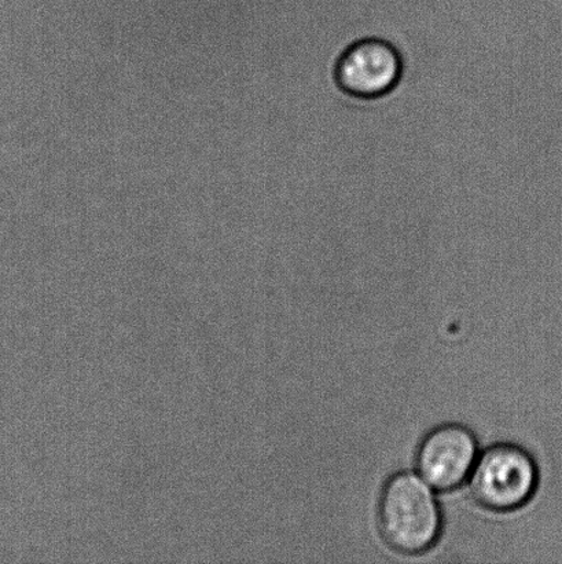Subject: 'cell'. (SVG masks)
I'll return each instance as SVG.
<instances>
[{
  "mask_svg": "<svg viewBox=\"0 0 562 564\" xmlns=\"http://www.w3.org/2000/svg\"><path fill=\"white\" fill-rule=\"evenodd\" d=\"M417 473L390 475L378 497V529L385 544L401 555H421L437 545L443 513L437 495Z\"/></svg>",
  "mask_w": 562,
  "mask_h": 564,
  "instance_id": "cell-1",
  "label": "cell"
},
{
  "mask_svg": "<svg viewBox=\"0 0 562 564\" xmlns=\"http://www.w3.org/2000/svg\"><path fill=\"white\" fill-rule=\"evenodd\" d=\"M539 468L536 458L516 444H495L478 455L470 477L473 499L494 512L520 510L536 496Z\"/></svg>",
  "mask_w": 562,
  "mask_h": 564,
  "instance_id": "cell-2",
  "label": "cell"
},
{
  "mask_svg": "<svg viewBox=\"0 0 562 564\" xmlns=\"http://www.w3.org/2000/svg\"><path fill=\"white\" fill-rule=\"evenodd\" d=\"M481 455L475 433L464 424H440L429 431L416 453L417 474L437 491L460 488L470 480Z\"/></svg>",
  "mask_w": 562,
  "mask_h": 564,
  "instance_id": "cell-3",
  "label": "cell"
},
{
  "mask_svg": "<svg viewBox=\"0 0 562 564\" xmlns=\"http://www.w3.org/2000/svg\"><path fill=\"white\" fill-rule=\"evenodd\" d=\"M401 74V55L382 39H363L351 44L335 65V82L341 90L361 99L379 98L393 91Z\"/></svg>",
  "mask_w": 562,
  "mask_h": 564,
  "instance_id": "cell-4",
  "label": "cell"
}]
</instances>
